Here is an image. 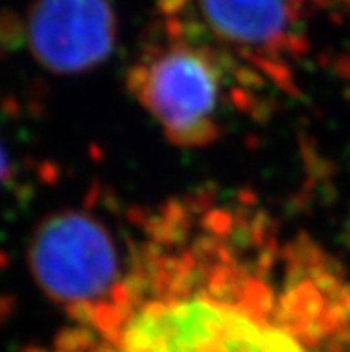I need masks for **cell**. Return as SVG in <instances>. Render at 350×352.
I'll use <instances>...</instances> for the list:
<instances>
[{
	"instance_id": "3957f363",
	"label": "cell",
	"mask_w": 350,
	"mask_h": 352,
	"mask_svg": "<svg viewBox=\"0 0 350 352\" xmlns=\"http://www.w3.org/2000/svg\"><path fill=\"white\" fill-rule=\"evenodd\" d=\"M133 259L97 213L49 214L32 231L27 263L50 300L85 324L107 308L125 285Z\"/></svg>"
},
{
	"instance_id": "277c9868",
	"label": "cell",
	"mask_w": 350,
	"mask_h": 352,
	"mask_svg": "<svg viewBox=\"0 0 350 352\" xmlns=\"http://www.w3.org/2000/svg\"><path fill=\"white\" fill-rule=\"evenodd\" d=\"M304 0H197L217 47L252 70L284 82V63L298 54Z\"/></svg>"
},
{
	"instance_id": "8992f818",
	"label": "cell",
	"mask_w": 350,
	"mask_h": 352,
	"mask_svg": "<svg viewBox=\"0 0 350 352\" xmlns=\"http://www.w3.org/2000/svg\"><path fill=\"white\" fill-rule=\"evenodd\" d=\"M11 161H9V154L6 151V147L0 142V186L11 177Z\"/></svg>"
},
{
	"instance_id": "7a4b0ae2",
	"label": "cell",
	"mask_w": 350,
	"mask_h": 352,
	"mask_svg": "<svg viewBox=\"0 0 350 352\" xmlns=\"http://www.w3.org/2000/svg\"><path fill=\"white\" fill-rule=\"evenodd\" d=\"M254 74L217 45L179 34L145 52L127 85L170 142L197 148L222 138L231 113L247 107Z\"/></svg>"
},
{
	"instance_id": "6da1fadb",
	"label": "cell",
	"mask_w": 350,
	"mask_h": 352,
	"mask_svg": "<svg viewBox=\"0 0 350 352\" xmlns=\"http://www.w3.org/2000/svg\"><path fill=\"white\" fill-rule=\"evenodd\" d=\"M59 352H350V283L256 210L172 202L125 285Z\"/></svg>"
},
{
	"instance_id": "5b68a950",
	"label": "cell",
	"mask_w": 350,
	"mask_h": 352,
	"mask_svg": "<svg viewBox=\"0 0 350 352\" xmlns=\"http://www.w3.org/2000/svg\"><path fill=\"white\" fill-rule=\"evenodd\" d=\"M25 32L32 58L45 70L74 76L111 56L116 18L109 0H34Z\"/></svg>"
}]
</instances>
